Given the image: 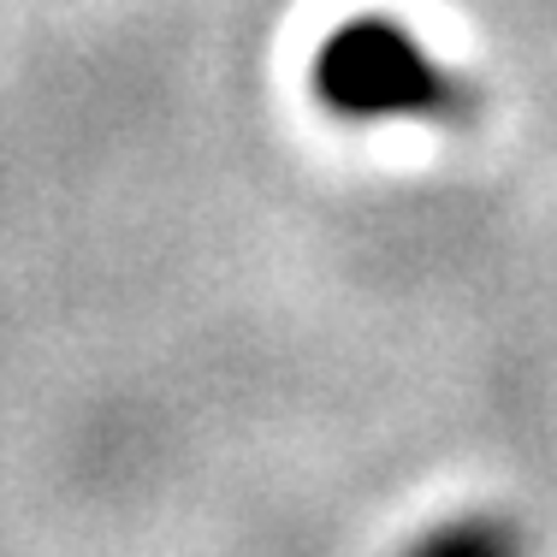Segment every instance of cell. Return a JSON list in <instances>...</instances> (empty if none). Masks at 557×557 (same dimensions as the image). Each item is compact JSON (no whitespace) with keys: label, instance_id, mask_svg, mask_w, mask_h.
Masks as SVG:
<instances>
[{"label":"cell","instance_id":"obj_1","mask_svg":"<svg viewBox=\"0 0 557 557\" xmlns=\"http://www.w3.org/2000/svg\"><path fill=\"white\" fill-rule=\"evenodd\" d=\"M314 101L350 125L380 119H421V125H469L481 113V89L445 65L392 12H356L344 18L309 65Z\"/></svg>","mask_w":557,"mask_h":557},{"label":"cell","instance_id":"obj_2","mask_svg":"<svg viewBox=\"0 0 557 557\" xmlns=\"http://www.w3.org/2000/svg\"><path fill=\"white\" fill-rule=\"evenodd\" d=\"M404 557H528V534L504 510H462L421 528L404 546Z\"/></svg>","mask_w":557,"mask_h":557}]
</instances>
